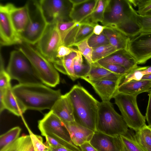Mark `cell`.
Listing matches in <instances>:
<instances>
[{"label": "cell", "mask_w": 151, "mask_h": 151, "mask_svg": "<svg viewBox=\"0 0 151 151\" xmlns=\"http://www.w3.org/2000/svg\"></svg>", "instance_id": "obj_56"}, {"label": "cell", "mask_w": 151, "mask_h": 151, "mask_svg": "<svg viewBox=\"0 0 151 151\" xmlns=\"http://www.w3.org/2000/svg\"><path fill=\"white\" fill-rule=\"evenodd\" d=\"M8 4L11 19L16 31L19 35L24 30L29 22L28 5L26 3L24 6L17 7L12 4Z\"/></svg>", "instance_id": "obj_17"}, {"label": "cell", "mask_w": 151, "mask_h": 151, "mask_svg": "<svg viewBox=\"0 0 151 151\" xmlns=\"http://www.w3.org/2000/svg\"><path fill=\"white\" fill-rule=\"evenodd\" d=\"M6 71L19 84L43 83L31 62L19 50L11 52Z\"/></svg>", "instance_id": "obj_6"}, {"label": "cell", "mask_w": 151, "mask_h": 151, "mask_svg": "<svg viewBox=\"0 0 151 151\" xmlns=\"http://www.w3.org/2000/svg\"><path fill=\"white\" fill-rule=\"evenodd\" d=\"M88 39L75 45L74 46L77 47L78 50L83 57L91 64L93 63L92 55L93 50L89 45L88 42Z\"/></svg>", "instance_id": "obj_36"}, {"label": "cell", "mask_w": 151, "mask_h": 151, "mask_svg": "<svg viewBox=\"0 0 151 151\" xmlns=\"http://www.w3.org/2000/svg\"><path fill=\"white\" fill-rule=\"evenodd\" d=\"M19 45L17 49L29 60L43 84L54 87L59 83V73L52 63L32 45L24 42Z\"/></svg>", "instance_id": "obj_4"}, {"label": "cell", "mask_w": 151, "mask_h": 151, "mask_svg": "<svg viewBox=\"0 0 151 151\" xmlns=\"http://www.w3.org/2000/svg\"><path fill=\"white\" fill-rule=\"evenodd\" d=\"M78 50L75 49L68 55L58 59L53 64L58 71L67 75L73 81L77 79L74 73V62L78 56Z\"/></svg>", "instance_id": "obj_25"}, {"label": "cell", "mask_w": 151, "mask_h": 151, "mask_svg": "<svg viewBox=\"0 0 151 151\" xmlns=\"http://www.w3.org/2000/svg\"><path fill=\"white\" fill-rule=\"evenodd\" d=\"M120 79L118 81L103 79L92 82L89 83L93 86L102 101H110L118 92Z\"/></svg>", "instance_id": "obj_18"}, {"label": "cell", "mask_w": 151, "mask_h": 151, "mask_svg": "<svg viewBox=\"0 0 151 151\" xmlns=\"http://www.w3.org/2000/svg\"><path fill=\"white\" fill-rule=\"evenodd\" d=\"M143 72L145 75L151 73V66L144 67Z\"/></svg>", "instance_id": "obj_49"}, {"label": "cell", "mask_w": 151, "mask_h": 151, "mask_svg": "<svg viewBox=\"0 0 151 151\" xmlns=\"http://www.w3.org/2000/svg\"><path fill=\"white\" fill-rule=\"evenodd\" d=\"M127 50L136 60L137 64H143L151 59V32H142L130 37Z\"/></svg>", "instance_id": "obj_12"}, {"label": "cell", "mask_w": 151, "mask_h": 151, "mask_svg": "<svg viewBox=\"0 0 151 151\" xmlns=\"http://www.w3.org/2000/svg\"><path fill=\"white\" fill-rule=\"evenodd\" d=\"M106 27V26L101 25L97 24L94 27L93 33L95 35H99L103 32Z\"/></svg>", "instance_id": "obj_47"}, {"label": "cell", "mask_w": 151, "mask_h": 151, "mask_svg": "<svg viewBox=\"0 0 151 151\" xmlns=\"http://www.w3.org/2000/svg\"><path fill=\"white\" fill-rule=\"evenodd\" d=\"M63 122L69 133L72 142L77 147H79L85 142H89L94 133V131L75 121L68 123Z\"/></svg>", "instance_id": "obj_19"}, {"label": "cell", "mask_w": 151, "mask_h": 151, "mask_svg": "<svg viewBox=\"0 0 151 151\" xmlns=\"http://www.w3.org/2000/svg\"><path fill=\"white\" fill-rule=\"evenodd\" d=\"M103 32L107 37L110 45L118 50L127 49L129 37L116 28L106 26Z\"/></svg>", "instance_id": "obj_24"}, {"label": "cell", "mask_w": 151, "mask_h": 151, "mask_svg": "<svg viewBox=\"0 0 151 151\" xmlns=\"http://www.w3.org/2000/svg\"><path fill=\"white\" fill-rule=\"evenodd\" d=\"M151 86V80H132L119 86L118 92L137 96L144 92H147Z\"/></svg>", "instance_id": "obj_22"}, {"label": "cell", "mask_w": 151, "mask_h": 151, "mask_svg": "<svg viewBox=\"0 0 151 151\" xmlns=\"http://www.w3.org/2000/svg\"><path fill=\"white\" fill-rule=\"evenodd\" d=\"M143 68L144 67L137 66L136 68L128 71L124 75L121 77L119 81V85L132 80H141L145 75L143 72Z\"/></svg>", "instance_id": "obj_34"}, {"label": "cell", "mask_w": 151, "mask_h": 151, "mask_svg": "<svg viewBox=\"0 0 151 151\" xmlns=\"http://www.w3.org/2000/svg\"><path fill=\"white\" fill-rule=\"evenodd\" d=\"M137 14L129 0H108L101 23L106 26L115 27L132 37L141 32Z\"/></svg>", "instance_id": "obj_2"}, {"label": "cell", "mask_w": 151, "mask_h": 151, "mask_svg": "<svg viewBox=\"0 0 151 151\" xmlns=\"http://www.w3.org/2000/svg\"><path fill=\"white\" fill-rule=\"evenodd\" d=\"M149 99L145 117L148 126L151 127V93H149Z\"/></svg>", "instance_id": "obj_45"}, {"label": "cell", "mask_w": 151, "mask_h": 151, "mask_svg": "<svg viewBox=\"0 0 151 151\" xmlns=\"http://www.w3.org/2000/svg\"><path fill=\"white\" fill-rule=\"evenodd\" d=\"M91 64L83 58L79 51L77 57L74 62V70L75 75L77 79L86 76L89 72Z\"/></svg>", "instance_id": "obj_28"}, {"label": "cell", "mask_w": 151, "mask_h": 151, "mask_svg": "<svg viewBox=\"0 0 151 151\" xmlns=\"http://www.w3.org/2000/svg\"><path fill=\"white\" fill-rule=\"evenodd\" d=\"M44 15L48 24L72 21L73 4L70 0H40Z\"/></svg>", "instance_id": "obj_10"}, {"label": "cell", "mask_w": 151, "mask_h": 151, "mask_svg": "<svg viewBox=\"0 0 151 151\" xmlns=\"http://www.w3.org/2000/svg\"><path fill=\"white\" fill-rule=\"evenodd\" d=\"M134 6L138 8L137 12L140 16H144L149 11L151 10V0H129Z\"/></svg>", "instance_id": "obj_40"}, {"label": "cell", "mask_w": 151, "mask_h": 151, "mask_svg": "<svg viewBox=\"0 0 151 151\" xmlns=\"http://www.w3.org/2000/svg\"><path fill=\"white\" fill-rule=\"evenodd\" d=\"M133 131L129 129L125 135H120L125 149L127 151H147L138 142Z\"/></svg>", "instance_id": "obj_29"}, {"label": "cell", "mask_w": 151, "mask_h": 151, "mask_svg": "<svg viewBox=\"0 0 151 151\" xmlns=\"http://www.w3.org/2000/svg\"><path fill=\"white\" fill-rule=\"evenodd\" d=\"M137 96L118 92L114 98L128 128L137 132L147 125L137 105Z\"/></svg>", "instance_id": "obj_8"}, {"label": "cell", "mask_w": 151, "mask_h": 151, "mask_svg": "<svg viewBox=\"0 0 151 151\" xmlns=\"http://www.w3.org/2000/svg\"><path fill=\"white\" fill-rule=\"evenodd\" d=\"M137 22L140 27L141 32H151V16L137 15Z\"/></svg>", "instance_id": "obj_42"}, {"label": "cell", "mask_w": 151, "mask_h": 151, "mask_svg": "<svg viewBox=\"0 0 151 151\" xmlns=\"http://www.w3.org/2000/svg\"><path fill=\"white\" fill-rule=\"evenodd\" d=\"M80 25L76 37L74 45L88 39L93 33L95 25L86 23H80Z\"/></svg>", "instance_id": "obj_33"}, {"label": "cell", "mask_w": 151, "mask_h": 151, "mask_svg": "<svg viewBox=\"0 0 151 151\" xmlns=\"http://www.w3.org/2000/svg\"><path fill=\"white\" fill-rule=\"evenodd\" d=\"M98 151H125L120 136H113L95 131L89 141Z\"/></svg>", "instance_id": "obj_14"}, {"label": "cell", "mask_w": 151, "mask_h": 151, "mask_svg": "<svg viewBox=\"0 0 151 151\" xmlns=\"http://www.w3.org/2000/svg\"><path fill=\"white\" fill-rule=\"evenodd\" d=\"M11 79L9 75L4 68L3 60L0 54V89H6L11 86Z\"/></svg>", "instance_id": "obj_39"}, {"label": "cell", "mask_w": 151, "mask_h": 151, "mask_svg": "<svg viewBox=\"0 0 151 151\" xmlns=\"http://www.w3.org/2000/svg\"><path fill=\"white\" fill-rule=\"evenodd\" d=\"M98 0H86L80 4L73 5L70 17L77 23H80L89 16L93 11Z\"/></svg>", "instance_id": "obj_23"}, {"label": "cell", "mask_w": 151, "mask_h": 151, "mask_svg": "<svg viewBox=\"0 0 151 151\" xmlns=\"http://www.w3.org/2000/svg\"><path fill=\"white\" fill-rule=\"evenodd\" d=\"M144 16H151V10L147 12Z\"/></svg>", "instance_id": "obj_52"}, {"label": "cell", "mask_w": 151, "mask_h": 151, "mask_svg": "<svg viewBox=\"0 0 151 151\" xmlns=\"http://www.w3.org/2000/svg\"><path fill=\"white\" fill-rule=\"evenodd\" d=\"M88 42L89 45L93 49L110 44L107 37L103 32L98 35L93 33L88 38Z\"/></svg>", "instance_id": "obj_37"}, {"label": "cell", "mask_w": 151, "mask_h": 151, "mask_svg": "<svg viewBox=\"0 0 151 151\" xmlns=\"http://www.w3.org/2000/svg\"><path fill=\"white\" fill-rule=\"evenodd\" d=\"M75 49L71 47H68L63 45H60L58 47L57 52V60L58 59H61L68 55L71 52L74 51Z\"/></svg>", "instance_id": "obj_44"}, {"label": "cell", "mask_w": 151, "mask_h": 151, "mask_svg": "<svg viewBox=\"0 0 151 151\" xmlns=\"http://www.w3.org/2000/svg\"><path fill=\"white\" fill-rule=\"evenodd\" d=\"M21 130L19 127H16L1 135L0 136V151L18 138Z\"/></svg>", "instance_id": "obj_31"}, {"label": "cell", "mask_w": 151, "mask_h": 151, "mask_svg": "<svg viewBox=\"0 0 151 151\" xmlns=\"http://www.w3.org/2000/svg\"><path fill=\"white\" fill-rule=\"evenodd\" d=\"M48 151H73L66 148L63 147H54L47 145Z\"/></svg>", "instance_id": "obj_48"}, {"label": "cell", "mask_w": 151, "mask_h": 151, "mask_svg": "<svg viewBox=\"0 0 151 151\" xmlns=\"http://www.w3.org/2000/svg\"><path fill=\"white\" fill-rule=\"evenodd\" d=\"M38 127L43 136H48L75 145L63 122L52 110L45 114L43 117L38 121Z\"/></svg>", "instance_id": "obj_11"}, {"label": "cell", "mask_w": 151, "mask_h": 151, "mask_svg": "<svg viewBox=\"0 0 151 151\" xmlns=\"http://www.w3.org/2000/svg\"><path fill=\"white\" fill-rule=\"evenodd\" d=\"M10 17L8 4L0 5V43L1 46L20 44L22 42Z\"/></svg>", "instance_id": "obj_13"}, {"label": "cell", "mask_w": 151, "mask_h": 151, "mask_svg": "<svg viewBox=\"0 0 151 151\" xmlns=\"http://www.w3.org/2000/svg\"><path fill=\"white\" fill-rule=\"evenodd\" d=\"M98 64L112 73L121 76L124 75L128 72L124 67L119 65L106 63Z\"/></svg>", "instance_id": "obj_43"}, {"label": "cell", "mask_w": 151, "mask_h": 151, "mask_svg": "<svg viewBox=\"0 0 151 151\" xmlns=\"http://www.w3.org/2000/svg\"><path fill=\"white\" fill-rule=\"evenodd\" d=\"M50 110L63 122L75 121L73 107L66 94L61 96Z\"/></svg>", "instance_id": "obj_20"}, {"label": "cell", "mask_w": 151, "mask_h": 151, "mask_svg": "<svg viewBox=\"0 0 151 151\" xmlns=\"http://www.w3.org/2000/svg\"><path fill=\"white\" fill-rule=\"evenodd\" d=\"M36 44L37 49L41 54L53 64L56 62L57 51L62 45L57 22L48 24Z\"/></svg>", "instance_id": "obj_9"}, {"label": "cell", "mask_w": 151, "mask_h": 151, "mask_svg": "<svg viewBox=\"0 0 151 151\" xmlns=\"http://www.w3.org/2000/svg\"><path fill=\"white\" fill-rule=\"evenodd\" d=\"M97 62L119 65L124 67L128 71L137 67L138 65L136 60L127 49L118 50Z\"/></svg>", "instance_id": "obj_16"}, {"label": "cell", "mask_w": 151, "mask_h": 151, "mask_svg": "<svg viewBox=\"0 0 151 151\" xmlns=\"http://www.w3.org/2000/svg\"><path fill=\"white\" fill-rule=\"evenodd\" d=\"M0 151H35V150L30 135H24Z\"/></svg>", "instance_id": "obj_26"}, {"label": "cell", "mask_w": 151, "mask_h": 151, "mask_svg": "<svg viewBox=\"0 0 151 151\" xmlns=\"http://www.w3.org/2000/svg\"><path fill=\"white\" fill-rule=\"evenodd\" d=\"M46 145L54 147H65L73 151H81L80 147L76 146L64 141L56 139L48 136H45Z\"/></svg>", "instance_id": "obj_35"}, {"label": "cell", "mask_w": 151, "mask_h": 151, "mask_svg": "<svg viewBox=\"0 0 151 151\" xmlns=\"http://www.w3.org/2000/svg\"><path fill=\"white\" fill-rule=\"evenodd\" d=\"M92 60L93 63L97 62L114 52L118 50L110 44L93 48Z\"/></svg>", "instance_id": "obj_32"}, {"label": "cell", "mask_w": 151, "mask_h": 151, "mask_svg": "<svg viewBox=\"0 0 151 151\" xmlns=\"http://www.w3.org/2000/svg\"><path fill=\"white\" fill-rule=\"evenodd\" d=\"M139 144L147 151H151V127L146 125L135 133Z\"/></svg>", "instance_id": "obj_30"}, {"label": "cell", "mask_w": 151, "mask_h": 151, "mask_svg": "<svg viewBox=\"0 0 151 151\" xmlns=\"http://www.w3.org/2000/svg\"><path fill=\"white\" fill-rule=\"evenodd\" d=\"M66 94L72 104L75 121L95 132L99 102L79 84Z\"/></svg>", "instance_id": "obj_3"}, {"label": "cell", "mask_w": 151, "mask_h": 151, "mask_svg": "<svg viewBox=\"0 0 151 151\" xmlns=\"http://www.w3.org/2000/svg\"><path fill=\"white\" fill-rule=\"evenodd\" d=\"M77 23H78L73 21L57 22V28L61 37L62 42L66 35Z\"/></svg>", "instance_id": "obj_41"}, {"label": "cell", "mask_w": 151, "mask_h": 151, "mask_svg": "<svg viewBox=\"0 0 151 151\" xmlns=\"http://www.w3.org/2000/svg\"><path fill=\"white\" fill-rule=\"evenodd\" d=\"M47 149V150L45 151H48Z\"/></svg>", "instance_id": "obj_54"}, {"label": "cell", "mask_w": 151, "mask_h": 151, "mask_svg": "<svg viewBox=\"0 0 151 151\" xmlns=\"http://www.w3.org/2000/svg\"><path fill=\"white\" fill-rule=\"evenodd\" d=\"M24 120V123L29 132L35 151H45L48 147L43 142L42 138L40 136L34 134L31 131Z\"/></svg>", "instance_id": "obj_38"}, {"label": "cell", "mask_w": 151, "mask_h": 151, "mask_svg": "<svg viewBox=\"0 0 151 151\" xmlns=\"http://www.w3.org/2000/svg\"><path fill=\"white\" fill-rule=\"evenodd\" d=\"M147 92L148 93H151V86L150 88L149 89V90Z\"/></svg>", "instance_id": "obj_53"}, {"label": "cell", "mask_w": 151, "mask_h": 151, "mask_svg": "<svg viewBox=\"0 0 151 151\" xmlns=\"http://www.w3.org/2000/svg\"><path fill=\"white\" fill-rule=\"evenodd\" d=\"M12 91L26 110H50L62 95L60 89L54 90L43 83H19L12 87Z\"/></svg>", "instance_id": "obj_1"}, {"label": "cell", "mask_w": 151, "mask_h": 151, "mask_svg": "<svg viewBox=\"0 0 151 151\" xmlns=\"http://www.w3.org/2000/svg\"><path fill=\"white\" fill-rule=\"evenodd\" d=\"M6 109L17 116H22L26 110L14 95L12 87L0 89V112Z\"/></svg>", "instance_id": "obj_15"}, {"label": "cell", "mask_w": 151, "mask_h": 151, "mask_svg": "<svg viewBox=\"0 0 151 151\" xmlns=\"http://www.w3.org/2000/svg\"><path fill=\"white\" fill-rule=\"evenodd\" d=\"M108 0H98L96 6L93 12L80 23H86L96 25L101 23L104 19L105 9Z\"/></svg>", "instance_id": "obj_27"}, {"label": "cell", "mask_w": 151, "mask_h": 151, "mask_svg": "<svg viewBox=\"0 0 151 151\" xmlns=\"http://www.w3.org/2000/svg\"><path fill=\"white\" fill-rule=\"evenodd\" d=\"M125 151H127L126 149L125 150Z\"/></svg>", "instance_id": "obj_55"}, {"label": "cell", "mask_w": 151, "mask_h": 151, "mask_svg": "<svg viewBox=\"0 0 151 151\" xmlns=\"http://www.w3.org/2000/svg\"><path fill=\"white\" fill-rule=\"evenodd\" d=\"M70 1L73 5H75L82 3L85 1L86 0H70Z\"/></svg>", "instance_id": "obj_50"}, {"label": "cell", "mask_w": 151, "mask_h": 151, "mask_svg": "<svg viewBox=\"0 0 151 151\" xmlns=\"http://www.w3.org/2000/svg\"><path fill=\"white\" fill-rule=\"evenodd\" d=\"M79 147L81 151H98L89 142H85Z\"/></svg>", "instance_id": "obj_46"}, {"label": "cell", "mask_w": 151, "mask_h": 151, "mask_svg": "<svg viewBox=\"0 0 151 151\" xmlns=\"http://www.w3.org/2000/svg\"><path fill=\"white\" fill-rule=\"evenodd\" d=\"M122 76L112 73L96 62L91 64L89 72L86 76L81 78L89 83L103 79L118 81Z\"/></svg>", "instance_id": "obj_21"}, {"label": "cell", "mask_w": 151, "mask_h": 151, "mask_svg": "<svg viewBox=\"0 0 151 151\" xmlns=\"http://www.w3.org/2000/svg\"><path fill=\"white\" fill-rule=\"evenodd\" d=\"M26 3L29 9V19L25 29L19 35L22 42L34 45L40 39L48 23L44 15L40 0H29Z\"/></svg>", "instance_id": "obj_7"}, {"label": "cell", "mask_w": 151, "mask_h": 151, "mask_svg": "<svg viewBox=\"0 0 151 151\" xmlns=\"http://www.w3.org/2000/svg\"><path fill=\"white\" fill-rule=\"evenodd\" d=\"M141 80H151V73L145 75Z\"/></svg>", "instance_id": "obj_51"}, {"label": "cell", "mask_w": 151, "mask_h": 151, "mask_svg": "<svg viewBox=\"0 0 151 151\" xmlns=\"http://www.w3.org/2000/svg\"><path fill=\"white\" fill-rule=\"evenodd\" d=\"M96 128V131L113 136L125 135L129 130L122 116L110 101L99 102Z\"/></svg>", "instance_id": "obj_5"}]
</instances>
